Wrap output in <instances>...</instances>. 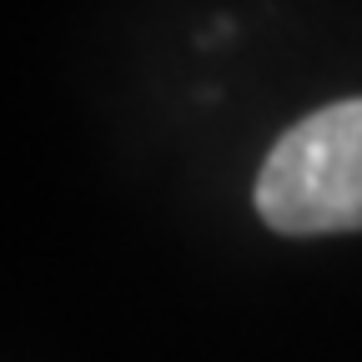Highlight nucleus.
I'll return each instance as SVG.
<instances>
[{"label":"nucleus","mask_w":362,"mask_h":362,"mask_svg":"<svg viewBox=\"0 0 362 362\" xmlns=\"http://www.w3.org/2000/svg\"><path fill=\"white\" fill-rule=\"evenodd\" d=\"M257 211L282 237L362 232V96L302 116L272 146Z\"/></svg>","instance_id":"nucleus-1"}]
</instances>
